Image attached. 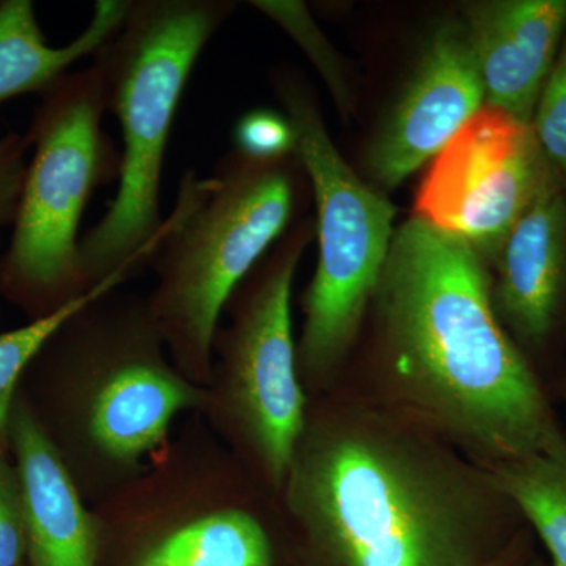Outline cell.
I'll return each mask as SVG.
<instances>
[{"label": "cell", "mask_w": 566, "mask_h": 566, "mask_svg": "<svg viewBox=\"0 0 566 566\" xmlns=\"http://www.w3.org/2000/svg\"><path fill=\"white\" fill-rule=\"evenodd\" d=\"M128 279L125 275H112L61 311L32 319L25 326L9 333H0V449L10 450L9 427L14 398L20 392L25 371L44 345L82 307L92 303L95 297L117 290Z\"/></svg>", "instance_id": "obj_17"}, {"label": "cell", "mask_w": 566, "mask_h": 566, "mask_svg": "<svg viewBox=\"0 0 566 566\" xmlns=\"http://www.w3.org/2000/svg\"><path fill=\"white\" fill-rule=\"evenodd\" d=\"M486 469L542 539L551 566H566V428L543 452Z\"/></svg>", "instance_id": "obj_16"}, {"label": "cell", "mask_w": 566, "mask_h": 566, "mask_svg": "<svg viewBox=\"0 0 566 566\" xmlns=\"http://www.w3.org/2000/svg\"><path fill=\"white\" fill-rule=\"evenodd\" d=\"M281 494L315 566H486L527 527L486 468L356 406L308 408Z\"/></svg>", "instance_id": "obj_1"}, {"label": "cell", "mask_w": 566, "mask_h": 566, "mask_svg": "<svg viewBox=\"0 0 566 566\" xmlns=\"http://www.w3.org/2000/svg\"><path fill=\"white\" fill-rule=\"evenodd\" d=\"M233 0H132L120 31L93 55L104 102L120 125L118 189L81 238L85 289L148 266L161 230L167 145L200 55L229 21Z\"/></svg>", "instance_id": "obj_4"}, {"label": "cell", "mask_w": 566, "mask_h": 566, "mask_svg": "<svg viewBox=\"0 0 566 566\" xmlns=\"http://www.w3.org/2000/svg\"><path fill=\"white\" fill-rule=\"evenodd\" d=\"M29 370L48 385L43 411H32L82 495L139 479L175 419L205 403V387L170 360L147 301L117 290L71 316Z\"/></svg>", "instance_id": "obj_3"}, {"label": "cell", "mask_w": 566, "mask_h": 566, "mask_svg": "<svg viewBox=\"0 0 566 566\" xmlns=\"http://www.w3.org/2000/svg\"><path fill=\"white\" fill-rule=\"evenodd\" d=\"M24 566H28V565H24Z\"/></svg>", "instance_id": "obj_26"}, {"label": "cell", "mask_w": 566, "mask_h": 566, "mask_svg": "<svg viewBox=\"0 0 566 566\" xmlns=\"http://www.w3.org/2000/svg\"><path fill=\"white\" fill-rule=\"evenodd\" d=\"M488 264L412 216L374 297L386 378L403 419L483 468L543 452L564 431L543 376L506 333Z\"/></svg>", "instance_id": "obj_2"}, {"label": "cell", "mask_w": 566, "mask_h": 566, "mask_svg": "<svg viewBox=\"0 0 566 566\" xmlns=\"http://www.w3.org/2000/svg\"><path fill=\"white\" fill-rule=\"evenodd\" d=\"M485 107V88L461 18L442 20L365 153L375 188L394 189L438 156Z\"/></svg>", "instance_id": "obj_10"}, {"label": "cell", "mask_w": 566, "mask_h": 566, "mask_svg": "<svg viewBox=\"0 0 566 566\" xmlns=\"http://www.w3.org/2000/svg\"><path fill=\"white\" fill-rule=\"evenodd\" d=\"M10 450L0 449V566H24L28 560L25 509L20 472Z\"/></svg>", "instance_id": "obj_21"}, {"label": "cell", "mask_w": 566, "mask_h": 566, "mask_svg": "<svg viewBox=\"0 0 566 566\" xmlns=\"http://www.w3.org/2000/svg\"><path fill=\"white\" fill-rule=\"evenodd\" d=\"M234 150L256 161H279L294 155L296 136L286 115L271 109L245 112L233 129Z\"/></svg>", "instance_id": "obj_20"}, {"label": "cell", "mask_w": 566, "mask_h": 566, "mask_svg": "<svg viewBox=\"0 0 566 566\" xmlns=\"http://www.w3.org/2000/svg\"><path fill=\"white\" fill-rule=\"evenodd\" d=\"M132 0H98L84 29L66 46L48 44L31 0H0V104L50 91L71 66L112 39L125 22Z\"/></svg>", "instance_id": "obj_15"}, {"label": "cell", "mask_w": 566, "mask_h": 566, "mask_svg": "<svg viewBox=\"0 0 566 566\" xmlns=\"http://www.w3.org/2000/svg\"><path fill=\"white\" fill-rule=\"evenodd\" d=\"M277 93L296 136L294 156L311 181L316 205L318 263L304 293L296 353L305 389H318L340 367L374 303L397 207L348 166L301 80L283 74Z\"/></svg>", "instance_id": "obj_8"}, {"label": "cell", "mask_w": 566, "mask_h": 566, "mask_svg": "<svg viewBox=\"0 0 566 566\" xmlns=\"http://www.w3.org/2000/svg\"><path fill=\"white\" fill-rule=\"evenodd\" d=\"M308 223L290 230L277 251L241 282L212 340L210 381L200 415L264 486L281 493L308 405L297 368L292 290Z\"/></svg>", "instance_id": "obj_7"}, {"label": "cell", "mask_w": 566, "mask_h": 566, "mask_svg": "<svg viewBox=\"0 0 566 566\" xmlns=\"http://www.w3.org/2000/svg\"><path fill=\"white\" fill-rule=\"evenodd\" d=\"M491 297L506 333L531 359L551 344L566 308V197L547 189L494 260ZM532 363V359H531Z\"/></svg>", "instance_id": "obj_12"}, {"label": "cell", "mask_w": 566, "mask_h": 566, "mask_svg": "<svg viewBox=\"0 0 566 566\" xmlns=\"http://www.w3.org/2000/svg\"><path fill=\"white\" fill-rule=\"evenodd\" d=\"M531 128L547 161L566 181V32L539 93Z\"/></svg>", "instance_id": "obj_19"}, {"label": "cell", "mask_w": 566, "mask_h": 566, "mask_svg": "<svg viewBox=\"0 0 566 566\" xmlns=\"http://www.w3.org/2000/svg\"><path fill=\"white\" fill-rule=\"evenodd\" d=\"M557 395V397L564 398L566 400V371L564 375L558 378L557 385H554V390H551V395Z\"/></svg>", "instance_id": "obj_24"}, {"label": "cell", "mask_w": 566, "mask_h": 566, "mask_svg": "<svg viewBox=\"0 0 566 566\" xmlns=\"http://www.w3.org/2000/svg\"><path fill=\"white\" fill-rule=\"evenodd\" d=\"M527 566H547L545 562L539 560L538 557H532L531 562H528Z\"/></svg>", "instance_id": "obj_25"}, {"label": "cell", "mask_w": 566, "mask_h": 566, "mask_svg": "<svg viewBox=\"0 0 566 566\" xmlns=\"http://www.w3.org/2000/svg\"><path fill=\"white\" fill-rule=\"evenodd\" d=\"M200 486L161 515L169 526L145 539L126 566H274L273 539L255 513Z\"/></svg>", "instance_id": "obj_14"}, {"label": "cell", "mask_w": 566, "mask_h": 566, "mask_svg": "<svg viewBox=\"0 0 566 566\" xmlns=\"http://www.w3.org/2000/svg\"><path fill=\"white\" fill-rule=\"evenodd\" d=\"M289 158L256 161L233 150L208 175L188 169L163 221L145 301L170 360L196 386L210 381L212 340L230 297L293 221L297 181Z\"/></svg>", "instance_id": "obj_5"}, {"label": "cell", "mask_w": 566, "mask_h": 566, "mask_svg": "<svg viewBox=\"0 0 566 566\" xmlns=\"http://www.w3.org/2000/svg\"><path fill=\"white\" fill-rule=\"evenodd\" d=\"M9 438L24 494L25 564L98 566V516L88 512L84 495L21 389L11 409Z\"/></svg>", "instance_id": "obj_13"}, {"label": "cell", "mask_w": 566, "mask_h": 566, "mask_svg": "<svg viewBox=\"0 0 566 566\" xmlns=\"http://www.w3.org/2000/svg\"><path fill=\"white\" fill-rule=\"evenodd\" d=\"M534 557V534L526 527L517 534L509 547L486 566H527Z\"/></svg>", "instance_id": "obj_23"}, {"label": "cell", "mask_w": 566, "mask_h": 566, "mask_svg": "<svg viewBox=\"0 0 566 566\" xmlns=\"http://www.w3.org/2000/svg\"><path fill=\"white\" fill-rule=\"evenodd\" d=\"M29 151L31 144L25 133H9L0 137V259L6 251L3 232L13 227L20 208Z\"/></svg>", "instance_id": "obj_22"}, {"label": "cell", "mask_w": 566, "mask_h": 566, "mask_svg": "<svg viewBox=\"0 0 566 566\" xmlns=\"http://www.w3.org/2000/svg\"><path fill=\"white\" fill-rule=\"evenodd\" d=\"M251 6L277 22L283 31L303 48L323 80L329 85L335 102L342 109H348V85L342 73L340 63L329 41L323 35L322 29L308 13L307 6L293 0H253Z\"/></svg>", "instance_id": "obj_18"}, {"label": "cell", "mask_w": 566, "mask_h": 566, "mask_svg": "<svg viewBox=\"0 0 566 566\" xmlns=\"http://www.w3.org/2000/svg\"><path fill=\"white\" fill-rule=\"evenodd\" d=\"M564 182L531 125L485 106L436 156L417 192L415 216L494 263L532 205Z\"/></svg>", "instance_id": "obj_9"}, {"label": "cell", "mask_w": 566, "mask_h": 566, "mask_svg": "<svg viewBox=\"0 0 566 566\" xmlns=\"http://www.w3.org/2000/svg\"><path fill=\"white\" fill-rule=\"evenodd\" d=\"M98 71H70L40 95L25 136L20 208L0 259V296L39 319L84 296L80 227L92 197L120 178L122 151L103 129Z\"/></svg>", "instance_id": "obj_6"}, {"label": "cell", "mask_w": 566, "mask_h": 566, "mask_svg": "<svg viewBox=\"0 0 566 566\" xmlns=\"http://www.w3.org/2000/svg\"><path fill=\"white\" fill-rule=\"evenodd\" d=\"M461 13L485 106L531 125L564 41L566 0H479Z\"/></svg>", "instance_id": "obj_11"}]
</instances>
